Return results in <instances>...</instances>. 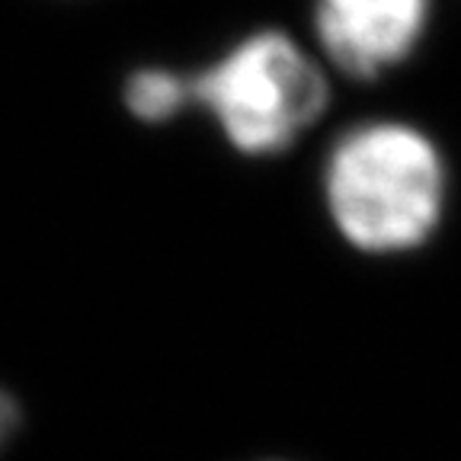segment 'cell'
<instances>
[{
  "label": "cell",
  "instance_id": "6da1fadb",
  "mask_svg": "<svg viewBox=\"0 0 461 461\" xmlns=\"http://www.w3.org/2000/svg\"><path fill=\"white\" fill-rule=\"evenodd\" d=\"M327 205L346 240L372 253L411 250L442 215L446 170L423 131L372 122L333 144L324 170Z\"/></svg>",
  "mask_w": 461,
  "mask_h": 461
},
{
  "label": "cell",
  "instance_id": "7a4b0ae2",
  "mask_svg": "<svg viewBox=\"0 0 461 461\" xmlns=\"http://www.w3.org/2000/svg\"><path fill=\"white\" fill-rule=\"evenodd\" d=\"M193 103L244 154L285 151L327 103V80L282 32H259L189 80Z\"/></svg>",
  "mask_w": 461,
  "mask_h": 461
},
{
  "label": "cell",
  "instance_id": "3957f363",
  "mask_svg": "<svg viewBox=\"0 0 461 461\" xmlns=\"http://www.w3.org/2000/svg\"><path fill=\"white\" fill-rule=\"evenodd\" d=\"M429 0H321L317 36L339 71L375 77L411 55Z\"/></svg>",
  "mask_w": 461,
  "mask_h": 461
},
{
  "label": "cell",
  "instance_id": "277c9868",
  "mask_svg": "<svg viewBox=\"0 0 461 461\" xmlns=\"http://www.w3.org/2000/svg\"><path fill=\"white\" fill-rule=\"evenodd\" d=\"M125 103L144 122H164L193 103L189 80L170 71H138L125 86Z\"/></svg>",
  "mask_w": 461,
  "mask_h": 461
},
{
  "label": "cell",
  "instance_id": "5b68a950",
  "mask_svg": "<svg viewBox=\"0 0 461 461\" xmlns=\"http://www.w3.org/2000/svg\"><path fill=\"white\" fill-rule=\"evenodd\" d=\"M14 423H16V407H14V401L0 391V442L7 439V432L14 429Z\"/></svg>",
  "mask_w": 461,
  "mask_h": 461
}]
</instances>
